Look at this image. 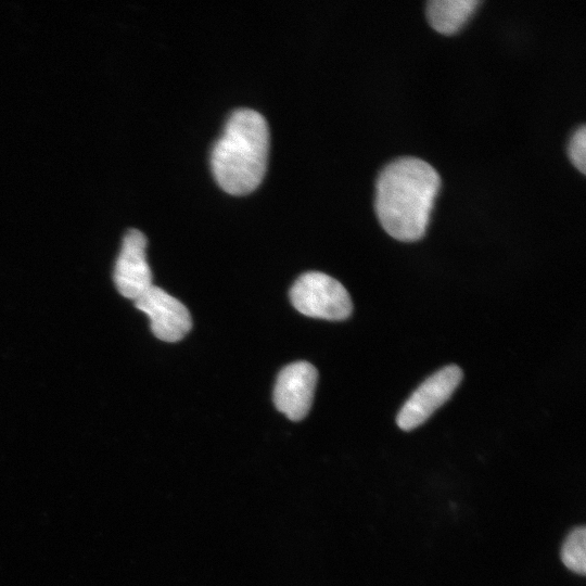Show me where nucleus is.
Masks as SVG:
<instances>
[{
	"label": "nucleus",
	"instance_id": "f257e3e1",
	"mask_svg": "<svg viewBox=\"0 0 586 586\" xmlns=\"http://www.w3.org/2000/svg\"><path fill=\"white\" fill-rule=\"evenodd\" d=\"M441 179L425 161L400 157L384 167L377 181L375 213L383 229L405 242L421 239Z\"/></svg>",
	"mask_w": 586,
	"mask_h": 586
},
{
	"label": "nucleus",
	"instance_id": "f03ea898",
	"mask_svg": "<svg viewBox=\"0 0 586 586\" xmlns=\"http://www.w3.org/2000/svg\"><path fill=\"white\" fill-rule=\"evenodd\" d=\"M269 151L266 119L251 109L234 111L211 156L217 183L227 193L245 195L263 181Z\"/></svg>",
	"mask_w": 586,
	"mask_h": 586
},
{
	"label": "nucleus",
	"instance_id": "7ed1b4c3",
	"mask_svg": "<svg viewBox=\"0 0 586 586\" xmlns=\"http://www.w3.org/2000/svg\"><path fill=\"white\" fill-rule=\"evenodd\" d=\"M290 298L296 310L313 318L343 320L353 309L346 289L334 278L317 271L297 278Z\"/></svg>",
	"mask_w": 586,
	"mask_h": 586
},
{
	"label": "nucleus",
	"instance_id": "20e7f679",
	"mask_svg": "<svg viewBox=\"0 0 586 586\" xmlns=\"http://www.w3.org/2000/svg\"><path fill=\"white\" fill-rule=\"evenodd\" d=\"M461 379L462 371L455 365L446 366L429 377L399 410L397 425L404 431L421 425L449 399Z\"/></svg>",
	"mask_w": 586,
	"mask_h": 586
},
{
	"label": "nucleus",
	"instance_id": "39448f33",
	"mask_svg": "<svg viewBox=\"0 0 586 586\" xmlns=\"http://www.w3.org/2000/svg\"><path fill=\"white\" fill-rule=\"evenodd\" d=\"M133 302L150 318L153 334L162 341L177 342L192 328L188 308L156 285H152Z\"/></svg>",
	"mask_w": 586,
	"mask_h": 586
},
{
	"label": "nucleus",
	"instance_id": "423d86ee",
	"mask_svg": "<svg viewBox=\"0 0 586 586\" xmlns=\"http://www.w3.org/2000/svg\"><path fill=\"white\" fill-rule=\"evenodd\" d=\"M317 380V369L307 361H296L284 367L273 388L277 409L292 421L302 420L311 407Z\"/></svg>",
	"mask_w": 586,
	"mask_h": 586
},
{
	"label": "nucleus",
	"instance_id": "0eeeda50",
	"mask_svg": "<svg viewBox=\"0 0 586 586\" xmlns=\"http://www.w3.org/2000/svg\"><path fill=\"white\" fill-rule=\"evenodd\" d=\"M146 243L144 233L129 229L123 238L114 267L113 280L117 291L132 301L153 285L145 253Z\"/></svg>",
	"mask_w": 586,
	"mask_h": 586
},
{
	"label": "nucleus",
	"instance_id": "6e6552de",
	"mask_svg": "<svg viewBox=\"0 0 586 586\" xmlns=\"http://www.w3.org/2000/svg\"><path fill=\"white\" fill-rule=\"evenodd\" d=\"M479 4L477 0H431L426 4V17L436 31L451 35L464 25Z\"/></svg>",
	"mask_w": 586,
	"mask_h": 586
},
{
	"label": "nucleus",
	"instance_id": "1a4fd4ad",
	"mask_svg": "<svg viewBox=\"0 0 586 586\" xmlns=\"http://www.w3.org/2000/svg\"><path fill=\"white\" fill-rule=\"evenodd\" d=\"M585 540V527H576L568 535L561 550L564 565L581 575H584L586 571Z\"/></svg>",
	"mask_w": 586,
	"mask_h": 586
},
{
	"label": "nucleus",
	"instance_id": "9d476101",
	"mask_svg": "<svg viewBox=\"0 0 586 586\" xmlns=\"http://www.w3.org/2000/svg\"><path fill=\"white\" fill-rule=\"evenodd\" d=\"M569 156L572 164L582 173L586 171V128L581 126L569 143Z\"/></svg>",
	"mask_w": 586,
	"mask_h": 586
}]
</instances>
